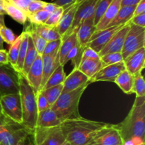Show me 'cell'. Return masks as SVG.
I'll return each instance as SVG.
<instances>
[{
    "mask_svg": "<svg viewBox=\"0 0 145 145\" xmlns=\"http://www.w3.org/2000/svg\"><path fill=\"white\" fill-rule=\"evenodd\" d=\"M108 124L80 117L65 120L59 126L69 144L88 145L93 142L98 133Z\"/></svg>",
    "mask_w": 145,
    "mask_h": 145,
    "instance_id": "cell-1",
    "label": "cell"
},
{
    "mask_svg": "<svg viewBox=\"0 0 145 145\" xmlns=\"http://www.w3.org/2000/svg\"><path fill=\"white\" fill-rule=\"evenodd\" d=\"M117 127L123 142L133 137H140L144 140L145 97H136L130 113Z\"/></svg>",
    "mask_w": 145,
    "mask_h": 145,
    "instance_id": "cell-2",
    "label": "cell"
},
{
    "mask_svg": "<svg viewBox=\"0 0 145 145\" xmlns=\"http://www.w3.org/2000/svg\"><path fill=\"white\" fill-rule=\"evenodd\" d=\"M19 94L22 108V125L28 130H33L36 127L38 114L36 94L21 73L19 76Z\"/></svg>",
    "mask_w": 145,
    "mask_h": 145,
    "instance_id": "cell-3",
    "label": "cell"
},
{
    "mask_svg": "<svg viewBox=\"0 0 145 145\" xmlns=\"http://www.w3.org/2000/svg\"><path fill=\"white\" fill-rule=\"evenodd\" d=\"M89 84H85L72 91L62 93L57 101L51 106L61 122L80 118L79 101L85 89Z\"/></svg>",
    "mask_w": 145,
    "mask_h": 145,
    "instance_id": "cell-4",
    "label": "cell"
},
{
    "mask_svg": "<svg viewBox=\"0 0 145 145\" xmlns=\"http://www.w3.org/2000/svg\"><path fill=\"white\" fill-rule=\"evenodd\" d=\"M31 131L22 124L13 121L2 116V124L0 129V144L18 145Z\"/></svg>",
    "mask_w": 145,
    "mask_h": 145,
    "instance_id": "cell-5",
    "label": "cell"
},
{
    "mask_svg": "<svg viewBox=\"0 0 145 145\" xmlns=\"http://www.w3.org/2000/svg\"><path fill=\"white\" fill-rule=\"evenodd\" d=\"M19 76L10 65H0V97L19 93Z\"/></svg>",
    "mask_w": 145,
    "mask_h": 145,
    "instance_id": "cell-6",
    "label": "cell"
},
{
    "mask_svg": "<svg viewBox=\"0 0 145 145\" xmlns=\"http://www.w3.org/2000/svg\"><path fill=\"white\" fill-rule=\"evenodd\" d=\"M145 45V28L130 24V29L125 40L124 45L121 51L123 60L133 55L134 52Z\"/></svg>",
    "mask_w": 145,
    "mask_h": 145,
    "instance_id": "cell-7",
    "label": "cell"
},
{
    "mask_svg": "<svg viewBox=\"0 0 145 145\" xmlns=\"http://www.w3.org/2000/svg\"><path fill=\"white\" fill-rule=\"evenodd\" d=\"M35 145H62L66 142L60 126L38 127L33 130Z\"/></svg>",
    "mask_w": 145,
    "mask_h": 145,
    "instance_id": "cell-8",
    "label": "cell"
},
{
    "mask_svg": "<svg viewBox=\"0 0 145 145\" xmlns=\"http://www.w3.org/2000/svg\"><path fill=\"white\" fill-rule=\"evenodd\" d=\"M0 103L3 116L16 123L22 124V108L19 93L0 97Z\"/></svg>",
    "mask_w": 145,
    "mask_h": 145,
    "instance_id": "cell-9",
    "label": "cell"
},
{
    "mask_svg": "<svg viewBox=\"0 0 145 145\" xmlns=\"http://www.w3.org/2000/svg\"><path fill=\"white\" fill-rule=\"evenodd\" d=\"M99 1V0H86V1L82 2V4H79L72 26L69 28V31L65 34V35L62 37V40L69 36L72 33L76 32L79 27L80 26V25L84 20L94 15L95 9H96V5H97Z\"/></svg>",
    "mask_w": 145,
    "mask_h": 145,
    "instance_id": "cell-10",
    "label": "cell"
},
{
    "mask_svg": "<svg viewBox=\"0 0 145 145\" xmlns=\"http://www.w3.org/2000/svg\"><path fill=\"white\" fill-rule=\"evenodd\" d=\"M125 25L106 28L101 31H96L92 35L90 40L86 45V47L92 48L96 52L99 53L111 39L112 37Z\"/></svg>",
    "mask_w": 145,
    "mask_h": 145,
    "instance_id": "cell-11",
    "label": "cell"
},
{
    "mask_svg": "<svg viewBox=\"0 0 145 145\" xmlns=\"http://www.w3.org/2000/svg\"><path fill=\"white\" fill-rule=\"evenodd\" d=\"M94 145H122L123 140L117 125L108 124L93 140Z\"/></svg>",
    "mask_w": 145,
    "mask_h": 145,
    "instance_id": "cell-12",
    "label": "cell"
},
{
    "mask_svg": "<svg viewBox=\"0 0 145 145\" xmlns=\"http://www.w3.org/2000/svg\"><path fill=\"white\" fill-rule=\"evenodd\" d=\"M129 29H130V23H127L112 37L106 46L99 53V56L101 57L106 54L113 53V52H121L124 45L126 35L128 33Z\"/></svg>",
    "mask_w": 145,
    "mask_h": 145,
    "instance_id": "cell-13",
    "label": "cell"
},
{
    "mask_svg": "<svg viewBox=\"0 0 145 145\" xmlns=\"http://www.w3.org/2000/svg\"><path fill=\"white\" fill-rule=\"evenodd\" d=\"M125 69L124 61L114 65H108L101 69L93 77L89 79V82L90 84L92 82H101V81L115 82L117 76Z\"/></svg>",
    "mask_w": 145,
    "mask_h": 145,
    "instance_id": "cell-14",
    "label": "cell"
},
{
    "mask_svg": "<svg viewBox=\"0 0 145 145\" xmlns=\"http://www.w3.org/2000/svg\"><path fill=\"white\" fill-rule=\"evenodd\" d=\"M27 82L33 89L35 94L40 91L42 80V62L41 55H38L25 76Z\"/></svg>",
    "mask_w": 145,
    "mask_h": 145,
    "instance_id": "cell-15",
    "label": "cell"
},
{
    "mask_svg": "<svg viewBox=\"0 0 145 145\" xmlns=\"http://www.w3.org/2000/svg\"><path fill=\"white\" fill-rule=\"evenodd\" d=\"M95 31L96 26L94 25V15H93L84 20L76 31L77 43L82 52Z\"/></svg>",
    "mask_w": 145,
    "mask_h": 145,
    "instance_id": "cell-16",
    "label": "cell"
},
{
    "mask_svg": "<svg viewBox=\"0 0 145 145\" xmlns=\"http://www.w3.org/2000/svg\"><path fill=\"white\" fill-rule=\"evenodd\" d=\"M89 79L78 69H74L73 71L65 77L63 82L62 93L72 91L85 84H89Z\"/></svg>",
    "mask_w": 145,
    "mask_h": 145,
    "instance_id": "cell-17",
    "label": "cell"
},
{
    "mask_svg": "<svg viewBox=\"0 0 145 145\" xmlns=\"http://www.w3.org/2000/svg\"><path fill=\"white\" fill-rule=\"evenodd\" d=\"M125 68L133 75L142 72L145 64V47L136 51L124 60Z\"/></svg>",
    "mask_w": 145,
    "mask_h": 145,
    "instance_id": "cell-18",
    "label": "cell"
},
{
    "mask_svg": "<svg viewBox=\"0 0 145 145\" xmlns=\"http://www.w3.org/2000/svg\"><path fill=\"white\" fill-rule=\"evenodd\" d=\"M41 57L42 62V80L41 84L42 89L48 78L53 73L56 68L60 65V63L59 59V50L51 55H41Z\"/></svg>",
    "mask_w": 145,
    "mask_h": 145,
    "instance_id": "cell-19",
    "label": "cell"
},
{
    "mask_svg": "<svg viewBox=\"0 0 145 145\" xmlns=\"http://www.w3.org/2000/svg\"><path fill=\"white\" fill-rule=\"evenodd\" d=\"M78 6H79V4L74 3L70 7L67 8L66 9H65L62 18H60L59 23L55 27L58 33L60 35L61 38H62L65 35V34L69 31V28L72 26Z\"/></svg>",
    "mask_w": 145,
    "mask_h": 145,
    "instance_id": "cell-20",
    "label": "cell"
},
{
    "mask_svg": "<svg viewBox=\"0 0 145 145\" xmlns=\"http://www.w3.org/2000/svg\"><path fill=\"white\" fill-rule=\"evenodd\" d=\"M61 123L62 122L59 120L56 113L51 108L38 113L36 127L49 128V127H57L60 125Z\"/></svg>",
    "mask_w": 145,
    "mask_h": 145,
    "instance_id": "cell-21",
    "label": "cell"
},
{
    "mask_svg": "<svg viewBox=\"0 0 145 145\" xmlns=\"http://www.w3.org/2000/svg\"><path fill=\"white\" fill-rule=\"evenodd\" d=\"M121 1L122 0H113L112 1L101 19L96 25V31H101L106 28L121 8Z\"/></svg>",
    "mask_w": 145,
    "mask_h": 145,
    "instance_id": "cell-22",
    "label": "cell"
},
{
    "mask_svg": "<svg viewBox=\"0 0 145 145\" xmlns=\"http://www.w3.org/2000/svg\"><path fill=\"white\" fill-rule=\"evenodd\" d=\"M102 68L103 65L101 59H82L77 69L90 79Z\"/></svg>",
    "mask_w": 145,
    "mask_h": 145,
    "instance_id": "cell-23",
    "label": "cell"
},
{
    "mask_svg": "<svg viewBox=\"0 0 145 145\" xmlns=\"http://www.w3.org/2000/svg\"><path fill=\"white\" fill-rule=\"evenodd\" d=\"M29 26L39 35L41 38L45 39L47 42L50 41L56 40L61 39V36L56 28L53 27H49L45 25V24H33L30 23Z\"/></svg>",
    "mask_w": 145,
    "mask_h": 145,
    "instance_id": "cell-24",
    "label": "cell"
},
{
    "mask_svg": "<svg viewBox=\"0 0 145 145\" xmlns=\"http://www.w3.org/2000/svg\"><path fill=\"white\" fill-rule=\"evenodd\" d=\"M76 42H77L76 32L72 33L69 36L62 40V42L59 49V59L61 65L64 66L65 65V61L67 56L76 45Z\"/></svg>",
    "mask_w": 145,
    "mask_h": 145,
    "instance_id": "cell-25",
    "label": "cell"
},
{
    "mask_svg": "<svg viewBox=\"0 0 145 145\" xmlns=\"http://www.w3.org/2000/svg\"><path fill=\"white\" fill-rule=\"evenodd\" d=\"M135 7L136 6H133V7H121V8H120L119 11L118 12L117 15L113 18V21L108 25L106 28L125 25V24L129 23L130 19L133 18Z\"/></svg>",
    "mask_w": 145,
    "mask_h": 145,
    "instance_id": "cell-26",
    "label": "cell"
},
{
    "mask_svg": "<svg viewBox=\"0 0 145 145\" xmlns=\"http://www.w3.org/2000/svg\"><path fill=\"white\" fill-rule=\"evenodd\" d=\"M115 83L120 88L124 93L131 94L133 93V83H134V75L125 69L123 71L115 80Z\"/></svg>",
    "mask_w": 145,
    "mask_h": 145,
    "instance_id": "cell-27",
    "label": "cell"
},
{
    "mask_svg": "<svg viewBox=\"0 0 145 145\" xmlns=\"http://www.w3.org/2000/svg\"><path fill=\"white\" fill-rule=\"evenodd\" d=\"M5 11L7 15L11 16L13 19L15 20L18 24L24 25L28 20L26 12L17 7L12 3L6 1Z\"/></svg>",
    "mask_w": 145,
    "mask_h": 145,
    "instance_id": "cell-28",
    "label": "cell"
},
{
    "mask_svg": "<svg viewBox=\"0 0 145 145\" xmlns=\"http://www.w3.org/2000/svg\"><path fill=\"white\" fill-rule=\"evenodd\" d=\"M65 77H66V74H65V70H64V66L60 65L56 68L53 73L48 78L41 91L52 87V86L62 84L64 81H65Z\"/></svg>",
    "mask_w": 145,
    "mask_h": 145,
    "instance_id": "cell-29",
    "label": "cell"
},
{
    "mask_svg": "<svg viewBox=\"0 0 145 145\" xmlns=\"http://www.w3.org/2000/svg\"><path fill=\"white\" fill-rule=\"evenodd\" d=\"M38 52H37L36 50H35V47H34L32 39H31V37L29 36V38H28V50H27L26 55H25V59H24V65H23L22 72H21V74H22L24 76H26L30 67H31V65H33L34 61L35 60V59H36L37 57H38Z\"/></svg>",
    "mask_w": 145,
    "mask_h": 145,
    "instance_id": "cell-30",
    "label": "cell"
},
{
    "mask_svg": "<svg viewBox=\"0 0 145 145\" xmlns=\"http://www.w3.org/2000/svg\"><path fill=\"white\" fill-rule=\"evenodd\" d=\"M21 34V42L20 45L19 52H18V60H17L16 67V70L19 73H21L23 69V65H24V59H25V55H26L27 50H28V38H29V34L28 32L24 31Z\"/></svg>",
    "mask_w": 145,
    "mask_h": 145,
    "instance_id": "cell-31",
    "label": "cell"
},
{
    "mask_svg": "<svg viewBox=\"0 0 145 145\" xmlns=\"http://www.w3.org/2000/svg\"><path fill=\"white\" fill-rule=\"evenodd\" d=\"M24 31L28 32V33L29 34V36L31 37V38L32 39L34 47H35V50H36L38 55H42L48 42H47L45 39L41 38L39 35H38V34H37L29 26V25H28L25 27Z\"/></svg>",
    "mask_w": 145,
    "mask_h": 145,
    "instance_id": "cell-32",
    "label": "cell"
},
{
    "mask_svg": "<svg viewBox=\"0 0 145 145\" xmlns=\"http://www.w3.org/2000/svg\"><path fill=\"white\" fill-rule=\"evenodd\" d=\"M62 90H63V84H59L57 86H52V87L48 88V89L42 90V93L46 98L50 107L57 101L60 95L62 94Z\"/></svg>",
    "mask_w": 145,
    "mask_h": 145,
    "instance_id": "cell-33",
    "label": "cell"
},
{
    "mask_svg": "<svg viewBox=\"0 0 145 145\" xmlns=\"http://www.w3.org/2000/svg\"><path fill=\"white\" fill-rule=\"evenodd\" d=\"M21 42V34L16 37L15 41L13 42L12 45L9 48V50L8 52V59L9 65L12 67L13 68L16 69V67L17 60H18V52H19L20 45Z\"/></svg>",
    "mask_w": 145,
    "mask_h": 145,
    "instance_id": "cell-34",
    "label": "cell"
},
{
    "mask_svg": "<svg viewBox=\"0 0 145 145\" xmlns=\"http://www.w3.org/2000/svg\"><path fill=\"white\" fill-rule=\"evenodd\" d=\"M133 93H135L136 97H145V82L141 72L134 75Z\"/></svg>",
    "mask_w": 145,
    "mask_h": 145,
    "instance_id": "cell-35",
    "label": "cell"
},
{
    "mask_svg": "<svg viewBox=\"0 0 145 145\" xmlns=\"http://www.w3.org/2000/svg\"><path fill=\"white\" fill-rule=\"evenodd\" d=\"M113 0H99L96 5V9L94 13V25L96 26V24L99 22L107 8L111 4Z\"/></svg>",
    "mask_w": 145,
    "mask_h": 145,
    "instance_id": "cell-36",
    "label": "cell"
},
{
    "mask_svg": "<svg viewBox=\"0 0 145 145\" xmlns=\"http://www.w3.org/2000/svg\"><path fill=\"white\" fill-rule=\"evenodd\" d=\"M101 61L103 65V67L108 65H114L123 62V58L121 52H113V53L106 54L101 57Z\"/></svg>",
    "mask_w": 145,
    "mask_h": 145,
    "instance_id": "cell-37",
    "label": "cell"
},
{
    "mask_svg": "<svg viewBox=\"0 0 145 145\" xmlns=\"http://www.w3.org/2000/svg\"><path fill=\"white\" fill-rule=\"evenodd\" d=\"M50 14L44 10L37 11L33 14H27V18L31 24H44L49 17Z\"/></svg>",
    "mask_w": 145,
    "mask_h": 145,
    "instance_id": "cell-38",
    "label": "cell"
},
{
    "mask_svg": "<svg viewBox=\"0 0 145 145\" xmlns=\"http://www.w3.org/2000/svg\"><path fill=\"white\" fill-rule=\"evenodd\" d=\"M64 11H65V9L63 7H59L53 13L50 14L49 17L44 24L49 27L55 28L59 23L60 18H62Z\"/></svg>",
    "mask_w": 145,
    "mask_h": 145,
    "instance_id": "cell-39",
    "label": "cell"
},
{
    "mask_svg": "<svg viewBox=\"0 0 145 145\" xmlns=\"http://www.w3.org/2000/svg\"><path fill=\"white\" fill-rule=\"evenodd\" d=\"M0 36L3 41L8 45H12L16 38L14 32L6 25H3L0 28Z\"/></svg>",
    "mask_w": 145,
    "mask_h": 145,
    "instance_id": "cell-40",
    "label": "cell"
},
{
    "mask_svg": "<svg viewBox=\"0 0 145 145\" xmlns=\"http://www.w3.org/2000/svg\"><path fill=\"white\" fill-rule=\"evenodd\" d=\"M61 42H62V39H58L56 40L50 41V42H47L46 46H45L42 55H51V54L57 52L60 47Z\"/></svg>",
    "mask_w": 145,
    "mask_h": 145,
    "instance_id": "cell-41",
    "label": "cell"
},
{
    "mask_svg": "<svg viewBox=\"0 0 145 145\" xmlns=\"http://www.w3.org/2000/svg\"><path fill=\"white\" fill-rule=\"evenodd\" d=\"M36 101L38 113L43 111V110L50 108L46 98H45V96H44V94L42 93L41 91L36 94Z\"/></svg>",
    "mask_w": 145,
    "mask_h": 145,
    "instance_id": "cell-42",
    "label": "cell"
},
{
    "mask_svg": "<svg viewBox=\"0 0 145 145\" xmlns=\"http://www.w3.org/2000/svg\"><path fill=\"white\" fill-rule=\"evenodd\" d=\"M45 3H46L45 1H41V0L31 1L26 9V14H33V13L41 11V10L43 9Z\"/></svg>",
    "mask_w": 145,
    "mask_h": 145,
    "instance_id": "cell-43",
    "label": "cell"
},
{
    "mask_svg": "<svg viewBox=\"0 0 145 145\" xmlns=\"http://www.w3.org/2000/svg\"><path fill=\"white\" fill-rule=\"evenodd\" d=\"M82 59H99L101 57L99 56V53L96 52L94 50L89 47H86L84 48L83 52H82Z\"/></svg>",
    "mask_w": 145,
    "mask_h": 145,
    "instance_id": "cell-44",
    "label": "cell"
},
{
    "mask_svg": "<svg viewBox=\"0 0 145 145\" xmlns=\"http://www.w3.org/2000/svg\"><path fill=\"white\" fill-rule=\"evenodd\" d=\"M129 23L137 26L145 28V13L133 16Z\"/></svg>",
    "mask_w": 145,
    "mask_h": 145,
    "instance_id": "cell-45",
    "label": "cell"
},
{
    "mask_svg": "<svg viewBox=\"0 0 145 145\" xmlns=\"http://www.w3.org/2000/svg\"><path fill=\"white\" fill-rule=\"evenodd\" d=\"M79 50H80L81 53L82 54V50H81V49H80V47H79V44L76 42V45L74 47L73 49H72V50H71L70 52H69V54H68L67 56L66 59H65V64H66L67 62L68 61H69V60H72V61L74 60V59H76V56H77L78 53H79Z\"/></svg>",
    "mask_w": 145,
    "mask_h": 145,
    "instance_id": "cell-46",
    "label": "cell"
},
{
    "mask_svg": "<svg viewBox=\"0 0 145 145\" xmlns=\"http://www.w3.org/2000/svg\"><path fill=\"white\" fill-rule=\"evenodd\" d=\"M31 1V0H10V2L12 3L13 4L16 6L21 9L24 10L25 12H26V9Z\"/></svg>",
    "mask_w": 145,
    "mask_h": 145,
    "instance_id": "cell-47",
    "label": "cell"
},
{
    "mask_svg": "<svg viewBox=\"0 0 145 145\" xmlns=\"http://www.w3.org/2000/svg\"><path fill=\"white\" fill-rule=\"evenodd\" d=\"M18 145H35L34 142L33 130L30 132L19 143Z\"/></svg>",
    "mask_w": 145,
    "mask_h": 145,
    "instance_id": "cell-48",
    "label": "cell"
},
{
    "mask_svg": "<svg viewBox=\"0 0 145 145\" xmlns=\"http://www.w3.org/2000/svg\"><path fill=\"white\" fill-rule=\"evenodd\" d=\"M76 1V0H55L53 3H55L58 7H62L64 9H66L67 8L74 4Z\"/></svg>",
    "mask_w": 145,
    "mask_h": 145,
    "instance_id": "cell-49",
    "label": "cell"
},
{
    "mask_svg": "<svg viewBox=\"0 0 145 145\" xmlns=\"http://www.w3.org/2000/svg\"><path fill=\"white\" fill-rule=\"evenodd\" d=\"M143 13H145V0H141L136 5L134 14H133V16L140 15V14H143Z\"/></svg>",
    "mask_w": 145,
    "mask_h": 145,
    "instance_id": "cell-50",
    "label": "cell"
},
{
    "mask_svg": "<svg viewBox=\"0 0 145 145\" xmlns=\"http://www.w3.org/2000/svg\"><path fill=\"white\" fill-rule=\"evenodd\" d=\"M0 65H9L8 52L4 49H0Z\"/></svg>",
    "mask_w": 145,
    "mask_h": 145,
    "instance_id": "cell-51",
    "label": "cell"
},
{
    "mask_svg": "<svg viewBox=\"0 0 145 145\" xmlns=\"http://www.w3.org/2000/svg\"><path fill=\"white\" fill-rule=\"evenodd\" d=\"M58 7H58V6H57L55 3L46 2L45 3V6H44V8L42 10L47 11V12H48L49 14H52V13H53L54 11H55V10L58 8Z\"/></svg>",
    "mask_w": 145,
    "mask_h": 145,
    "instance_id": "cell-52",
    "label": "cell"
},
{
    "mask_svg": "<svg viewBox=\"0 0 145 145\" xmlns=\"http://www.w3.org/2000/svg\"><path fill=\"white\" fill-rule=\"evenodd\" d=\"M141 0H122L121 7H133L136 6Z\"/></svg>",
    "mask_w": 145,
    "mask_h": 145,
    "instance_id": "cell-53",
    "label": "cell"
},
{
    "mask_svg": "<svg viewBox=\"0 0 145 145\" xmlns=\"http://www.w3.org/2000/svg\"><path fill=\"white\" fill-rule=\"evenodd\" d=\"M3 25H5V23H4V16L0 15V28ZM4 41L1 39V36H0V49H4Z\"/></svg>",
    "mask_w": 145,
    "mask_h": 145,
    "instance_id": "cell-54",
    "label": "cell"
},
{
    "mask_svg": "<svg viewBox=\"0 0 145 145\" xmlns=\"http://www.w3.org/2000/svg\"><path fill=\"white\" fill-rule=\"evenodd\" d=\"M5 0H0V15H6L5 11Z\"/></svg>",
    "mask_w": 145,
    "mask_h": 145,
    "instance_id": "cell-55",
    "label": "cell"
},
{
    "mask_svg": "<svg viewBox=\"0 0 145 145\" xmlns=\"http://www.w3.org/2000/svg\"><path fill=\"white\" fill-rule=\"evenodd\" d=\"M86 1V0H76V2H75V3H76L77 4H82V2H84V1Z\"/></svg>",
    "mask_w": 145,
    "mask_h": 145,
    "instance_id": "cell-56",
    "label": "cell"
},
{
    "mask_svg": "<svg viewBox=\"0 0 145 145\" xmlns=\"http://www.w3.org/2000/svg\"><path fill=\"white\" fill-rule=\"evenodd\" d=\"M3 116L2 114V110H1V103H0V116Z\"/></svg>",
    "mask_w": 145,
    "mask_h": 145,
    "instance_id": "cell-57",
    "label": "cell"
},
{
    "mask_svg": "<svg viewBox=\"0 0 145 145\" xmlns=\"http://www.w3.org/2000/svg\"><path fill=\"white\" fill-rule=\"evenodd\" d=\"M62 145H70V144H69V143H68V142H65V143H64V144H62Z\"/></svg>",
    "mask_w": 145,
    "mask_h": 145,
    "instance_id": "cell-58",
    "label": "cell"
},
{
    "mask_svg": "<svg viewBox=\"0 0 145 145\" xmlns=\"http://www.w3.org/2000/svg\"><path fill=\"white\" fill-rule=\"evenodd\" d=\"M88 145H94V144H93V143L92 142V143H91V144H88Z\"/></svg>",
    "mask_w": 145,
    "mask_h": 145,
    "instance_id": "cell-59",
    "label": "cell"
},
{
    "mask_svg": "<svg viewBox=\"0 0 145 145\" xmlns=\"http://www.w3.org/2000/svg\"><path fill=\"white\" fill-rule=\"evenodd\" d=\"M6 1H8V2H10V0H5Z\"/></svg>",
    "mask_w": 145,
    "mask_h": 145,
    "instance_id": "cell-60",
    "label": "cell"
},
{
    "mask_svg": "<svg viewBox=\"0 0 145 145\" xmlns=\"http://www.w3.org/2000/svg\"><path fill=\"white\" fill-rule=\"evenodd\" d=\"M51 1H52V2H53V1H55V0H51Z\"/></svg>",
    "mask_w": 145,
    "mask_h": 145,
    "instance_id": "cell-61",
    "label": "cell"
},
{
    "mask_svg": "<svg viewBox=\"0 0 145 145\" xmlns=\"http://www.w3.org/2000/svg\"><path fill=\"white\" fill-rule=\"evenodd\" d=\"M140 145H144V144H140Z\"/></svg>",
    "mask_w": 145,
    "mask_h": 145,
    "instance_id": "cell-62",
    "label": "cell"
},
{
    "mask_svg": "<svg viewBox=\"0 0 145 145\" xmlns=\"http://www.w3.org/2000/svg\"><path fill=\"white\" fill-rule=\"evenodd\" d=\"M31 1H34V0H31Z\"/></svg>",
    "mask_w": 145,
    "mask_h": 145,
    "instance_id": "cell-63",
    "label": "cell"
},
{
    "mask_svg": "<svg viewBox=\"0 0 145 145\" xmlns=\"http://www.w3.org/2000/svg\"><path fill=\"white\" fill-rule=\"evenodd\" d=\"M0 145H3V144H0Z\"/></svg>",
    "mask_w": 145,
    "mask_h": 145,
    "instance_id": "cell-64",
    "label": "cell"
}]
</instances>
